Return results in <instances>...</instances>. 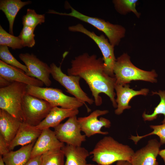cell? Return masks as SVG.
<instances>
[{"mask_svg": "<svg viewBox=\"0 0 165 165\" xmlns=\"http://www.w3.org/2000/svg\"><path fill=\"white\" fill-rule=\"evenodd\" d=\"M71 64V68L67 70L68 75L79 76L85 81L96 106L102 104V99L99 94L103 93L109 97L113 106L116 108L114 91L116 79L105 73L102 58H97L95 54L90 55L85 53L72 60Z\"/></svg>", "mask_w": 165, "mask_h": 165, "instance_id": "obj_1", "label": "cell"}, {"mask_svg": "<svg viewBox=\"0 0 165 165\" xmlns=\"http://www.w3.org/2000/svg\"><path fill=\"white\" fill-rule=\"evenodd\" d=\"M134 151L129 146L119 142L110 136L98 141L90 152L92 160L100 165H111L120 160L130 162Z\"/></svg>", "mask_w": 165, "mask_h": 165, "instance_id": "obj_2", "label": "cell"}, {"mask_svg": "<svg viewBox=\"0 0 165 165\" xmlns=\"http://www.w3.org/2000/svg\"><path fill=\"white\" fill-rule=\"evenodd\" d=\"M113 72L116 84L124 85L132 81L141 80L156 83L158 75L155 70L147 71L141 69L131 62L129 56L124 53L116 60Z\"/></svg>", "mask_w": 165, "mask_h": 165, "instance_id": "obj_3", "label": "cell"}, {"mask_svg": "<svg viewBox=\"0 0 165 165\" xmlns=\"http://www.w3.org/2000/svg\"><path fill=\"white\" fill-rule=\"evenodd\" d=\"M71 9L69 13H60L53 10H49V13L73 17L90 24L98 30L103 32L107 36L110 44L115 46L119 45L121 39L125 36V29L122 26L114 24L100 18L90 16L79 12L70 6Z\"/></svg>", "mask_w": 165, "mask_h": 165, "instance_id": "obj_4", "label": "cell"}, {"mask_svg": "<svg viewBox=\"0 0 165 165\" xmlns=\"http://www.w3.org/2000/svg\"><path fill=\"white\" fill-rule=\"evenodd\" d=\"M27 85L14 82L0 88V108L23 122L22 105Z\"/></svg>", "mask_w": 165, "mask_h": 165, "instance_id": "obj_5", "label": "cell"}, {"mask_svg": "<svg viewBox=\"0 0 165 165\" xmlns=\"http://www.w3.org/2000/svg\"><path fill=\"white\" fill-rule=\"evenodd\" d=\"M26 92L47 101L53 107L60 106L64 108L78 109L84 105L76 98L67 96L58 89L27 85Z\"/></svg>", "mask_w": 165, "mask_h": 165, "instance_id": "obj_6", "label": "cell"}, {"mask_svg": "<svg viewBox=\"0 0 165 165\" xmlns=\"http://www.w3.org/2000/svg\"><path fill=\"white\" fill-rule=\"evenodd\" d=\"M53 108L47 101L26 93L22 105L23 122L36 126L46 117Z\"/></svg>", "mask_w": 165, "mask_h": 165, "instance_id": "obj_7", "label": "cell"}, {"mask_svg": "<svg viewBox=\"0 0 165 165\" xmlns=\"http://www.w3.org/2000/svg\"><path fill=\"white\" fill-rule=\"evenodd\" d=\"M68 29L71 31L84 34L95 42L102 54L105 73L108 75L114 77L113 69L116 59L114 53V46L110 44L108 39L103 35H98L94 31L88 30L80 24L70 26Z\"/></svg>", "mask_w": 165, "mask_h": 165, "instance_id": "obj_8", "label": "cell"}, {"mask_svg": "<svg viewBox=\"0 0 165 165\" xmlns=\"http://www.w3.org/2000/svg\"><path fill=\"white\" fill-rule=\"evenodd\" d=\"M51 75L53 79L58 82L66 89L67 91L82 102L86 106L87 110H90L86 102L92 105L94 101L90 98L81 89L79 84L81 78L78 76L67 75L61 70V65L57 67L52 63L50 66Z\"/></svg>", "mask_w": 165, "mask_h": 165, "instance_id": "obj_9", "label": "cell"}, {"mask_svg": "<svg viewBox=\"0 0 165 165\" xmlns=\"http://www.w3.org/2000/svg\"><path fill=\"white\" fill-rule=\"evenodd\" d=\"M56 135L61 142L74 146H81L86 136L81 133V129L76 116L68 118L64 123L54 128Z\"/></svg>", "mask_w": 165, "mask_h": 165, "instance_id": "obj_10", "label": "cell"}, {"mask_svg": "<svg viewBox=\"0 0 165 165\" xmlns=\"http://www.w3.org/2000/svg\"><path fill=\"white\" fill-rule=\"evenodd\" d=\"M109 112L108 110L97 109L91 112L89 115L78 118L81 130L86 137H90L97 134L107 135V131L101 130L102 127L109 128L111 126L110 121L106 118L101 117V116L107 114Z\"/></svg>", "mask_w": 165, "mask_h": 165, "instance_id": "obj_11", "label": "cell"}, {"mask_svg": "<svg viewBox=\"0 0 165 165\" xmlns=\"http://www.w3.org/2000/svg\"><path fill=\"white\" fill-rule=\"evenodd\" d=\"M19 56L27 68L28 75L40 80L46 87L51 85L52 82L50 79L51 72L50 66L33 54L21 53Z\"/></svg>", "mask_w": 165, "mask_h": 165, "instance_id": "obj_12", "label": "cell"}, {"mask_svg": "<svg viewBox=\"0 0 165 165\" xmlns=\"http://www.w3.org/2000/svg\"><path fill=\"white\" fill-rule=\"evenodd\" d=\"M161 145L156 139L149 140L145 146L134 152L130 163L132 165H159L157 157Z\"/></svg>", "mask_w": 165, "mask_h": 165, "instance_id": "obj_13", "label": "cell"}, {"mask_svg": "<svg viewBox=\"0 0 165 165\" xmlns=\"http://www.w3.org/2000/svg\"><path fill=\"white\" fill-rule=\"evenodd\" d=\"M64 145L57 139L54 131L50 128L44 129L34 145L31 158L49 151L61 149Z\"/></svg>", "mask_w": 165, "mask_h": 165, "instance_id": "obj_14", "label": "cell"}, {"mask_svg": "<svg viewBox=\"0 0 165 165\" xmlns=\"http://www.w3.org/2000/svg\"><path fill=\"white\" fill-rule=\"evenodd\" d=\"M21 70L0 60V76L11 83L17 82L27 85L43 87L44 84L42 82L27 75L23 72L24 71Z\"/></svg>", "mask_w": 165, "mask_h": 165, "instance_id": "obj_15", "label": "cell"}, {"mask_svg": "<svg viewBox=\"0 0 165 165\" xmlns=\"http://www.w3.org/2000/svg\"><path fill=\"white\" fill-rule=\"evenodd\" d=\"M115 90L117 96L116 101L117 104L115 113L117 115L122 114L125 110L131 108L129 103L133 97L138 95L146 96L149 91V90L147 88L135 90L130 88L128 84L123 85L116 84Z\"/></svg>", "mask_w": 165, "mask_h": 165, "instance_id": "obj_16", "label": "cell"}, {"mask_svg": "<svg viewBox=\"0 0 165 165\" xmlns=\"http://www.w3.org/2000/svg\"><path fill=\"white\" fill-rule=\"evenodd\" d=\"M79 113L78 109L53 107L46 117L36 127L41 130L51 127L54 128L65 119L76 116Z\"/></svg>", "mask_w": 165, "mask_h": 165, "instance_id": "obj_17", "label": "cell"}, {"mask_svg": "<svg viewBox=\"0 0 165 165\" xmlns=\"http://www.w3.org/2000/svg\"><path fill=\"white\" fill-rule=\"evenodd\" d=\"M42 131V130L36 126L23 122L15 136L9 144V151H12L17 146H24L35 141Z\"/></svg>", "mask_w": 165, "mask_h": 165, "instance_id": "obj_18", "label": "cell"}, {"mask_svg": "<svg viewBox=\"0 0 165 165\" xmlns=\"http://www.w3.org/2000/svg\"><path fill=\"white\" fill-rule=\"evenodd\" d=\"M22 123L7 112L0 109V135L9 145Z\"/></svg>", "mask_w": 165, "mask_h": 165, "instance_id": "obj_19", "label": "cell"}, {"mask_svg": "<svg viewBox=\"0 0 165 165\" xmlns=\"http://www.w3.org/2000/svg\"><path fill=\"white\" fill-rule=\"evenodd\" d=\"M36 141L2 156L5 165H25L31 159V151Z\"/></svg>", "mask_w": 165, "mask_h": 165, "instance_id": "obj_20", "label": "cell"}, {"mask_svg": "<svg viewBox=\"0 0 165 165\" xmlns=\"http://www.w3.org/2000/svg\"><path fill=\"white\" fill-rule=\"evenodd\" d=\"M61 149L66 158L64 165H87L86 159L90 154L85 148L66 145Z\"/></svg>", "mask_w": 165, "mask_h": 165, "instance_id": "obj_21", "label": "cell"}, {"mask_svg": "<svg viewBox=\"0 0 165 165\" xmlns=\"http://www.w3.org/2000/svg\"><path fill=\"white\" fill-rule=\"evenodd\" d=\"M31 3V1L20 0H1L0 9L4 13L9 23V33L13 35V26L15 18L20 10L24 6Z\"/></svg>", "mask_w": 165, "mask_h": 165, "instance_id": "obj_22", "label": "cell"}, {"mask_svg": "<svg viewBox=\"0 0 165 165\" xmlns=\"http://www.w3.org/2000/svg\"><path fill=\"white\" fill-rule=\"evenodd\" d=\"M64 156L61 149L48 151L41 155V165H64Z\"/></svg>", "mask_w": 165, "mask_h": 165, "instance_id": "obj_23", "label": "cell"}, {"mask_svg": "<svg viewBox=\"0 0 165 165\" xmlns=\"http://www.w3.org/2000/svg\"><path fill=\"white\" fill-rule=\"evenodd\" d=\"M152 94L158 95L160 97V101L158 105L154 108L153 112L150 114L144 112L142 117L144 121H151L156 119L159 115L162 114L164 118L162 123H165V90H159L158 92H152Z\"/></svg>", "mask_w": 165, "mask_h": 165, "instance_id": "obj_24", "label": "cell"}, {"mask_svg": "<svg viewBox=\"0 0 165 165\" xmlns=\"http://www.w3.org/2000/svg\"><path fill=\"white\" fill-rule=\"evenodd\" d=\"M0 46H6L12 49H21L23 47L19 37L6 32L0 26Z\"/></svg>", "mask_w": 165, "mask_h": 165, "instance_id": "obj_25", "label": "cell"}, {"mask_svg": "<svg viewBox=\"0 0 165 165\" xmlns=\"http://www.w3.org/2000/svg\"><path fill=\"white\" fill-rule=\"evenodd\" d=\"M0 58L5 63L21 69L28 75V72L26 66L20 63L13 57L7 46H0Z\"/></svg>", "mask_w": 165, "mask_h": 165, "instance_id": "obj_26", "label": "cell"}, {"mask_svg": "<svg viewBox=\"0 0 165 165\" xmlns=\"http://www.w3.org/2000/svg\"><path fill=\"white\" fill-rule=\"evenodd\" d=\"M45 14H37L34 10L28 9L27 13L22 18V24L26 26L35 29L38 24H41L45 21Z\"/></svg>", "mask_w": 165, "mask_h": 165, "instance_id": "obj_27", "label": "cell"}, {"mask_svg": "<svg viewBox=\"0 0 165 165\" xmlns=\"http://www.w3.org/2000/svg\"><path fill=\"white\" fill-rule=\"evenodd\" d=\"M150 128L153 131L150 133L142 136H139L137 134V136L131 135L130 139L133 141L135 144L141 139L148 136L153 135H157L160 138V142L161 145L165 144V123L159 125H151Z\"/></svg>", "mask_w": 165, "mask_h": 165, "instance_id": "obj_28", "label": "cell"}, {"mask_svg": "<svg viewBox=\"0 0 165 165\" xmlns=\"http://www.w3.org/2000/svg\"><path fill=\"white\" fill-rule=\"evenodd\" d=\"M138 0H115L113 2L116 10L119 13L124 14L129 12H132L138 17L139 13L136 9V6Z\"/></svg>", "mask_w": 165, "mask_h": 165, "instance_id": "obj_29", "label": "cell"}, {"mask_svg": "<svg viewBox=\"0 0 165 165\" xmlns=\"http://www.w3.org/2000/svg\"><path fill=\"white\" fill-rule=\"evenodd\" d=\"M34 28L23 26V28L18 36L21 40L23 47L31 48L35 45Z\"/></svg>", "mask_w": 165, "mask_h": 165, "instance_id": "obj_30", "label": "cell"}, {"mask_svg": "<svg viewBox=\"0 0 165 165\" xmlns=\"http://www.w3.org/2000/svg\"><path fill=\"white\" fill-rule=\"evenodd\" d=\"M9 145L3 137L0 135V155L3 156L10 151L9 148Z\"/></svg>", "mask_w": 165, "mask_h": 165, "instance_id": "obj_31", "label": "cell"}, {"mask_svg": "<svg viewBox=\"0 0 165 165\" xmlns=\"http://www.w3.org/2000/svg\"><path fill=\"white\" fill-rule=\"evenodd\" d=\"M41 155L31 158L25 165H41Z\"/></svg>", "mask_w": 165, "mask_h": 165, "instance_id": "obj_32", "label": "cell"}, {"mask_svg": "<svg viewBox=\"0 0 165 165\" xmlns=\"http://www.w3.org/2000/svg\"><path fill=\"white\" fill-rule=\"evenodd\" d=\"M11 83V82H10L3 78L0 76V88L7 86Z\"/></svg>", "mask_w": 165, "mask_h": 165, "instance_id": "obj_33", "label": "cell"}, {"mask_svg": "<svg viewBox=\"0 0 165 165\" xmlns=\"http://www.w3.org/2000/svg\"><path fill=\"white\" fill-rule=\"evenodd\" d=\"M116 165H132L131 163L127 161L120 160L116 162Z\"/></svg>", "mask_w": 165, "mask_h": 165, "instance_id": "obj_34", "label": "cell"}, {"mask_svg": "<svg viewBox=\"0 0 165 165\" xmlns=\"http://www.w3.org/2000/svg\"><path fill=\"white\" fill-rule=\"evenodd\" d=\"M159 155L163 160L165 165V148L160 150L159 151Z\"/></svg>", "mask_w": 165, "mask_h": 165, "instance_id": "obj_35", "label": "cell"}, {"mask_svg": "<svg viewBox=\"0 0 165 165\" xmlns=\"http://www.w3.org/2000/svg\"><path fill=\"white\" fill-rule=\"evenodd\" d=\"M0 165H5L3 160L2 156H0Z\"/></svg>", "mask_w": 165, "mask_h": 165, "instance_id": "obj_36", "label": "cell"}, {"mask_svg": "<svg viewBox=\"0 0 165 165\" xmlns=\"http://www.w3.org/2000/svg\"><path fill=\"white\" fill-rule=\"evenodd\" d=\"M87 165H100L98 164H87Z\"/></svg>", "mask_w": 165, "mask_h": 165, "instance_id": "obj_37", "label": "cell"}]
</instances>
